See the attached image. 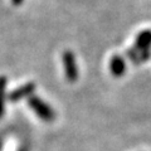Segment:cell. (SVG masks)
Returning a JSON list of instances; mask_svg holds the SVG:
<instances>
[{
  "label": "cell",
  "mask_w": 151,
  "mask_h": 151,
  "mask_svg": "<svg viewBox=\"0 0 151 151\" xmlns=\"http://www.w3.org/2000/svg\"><path fill=\"white\" fill-rule=\"evenodd\" d=\"M62 62L64 67V74L68 82H76L78 78V68L76 63V57L70 50H65L62 55Z\"/></svg>",
  "instance_id": "cell-2"
},
{
  "label": "cell",
  "mask_w": 151,
  "mask_h": 151,
  "mask_svg": "<svg viewBox=\"0 0 151 151\" xmlns=\"http://www.w3.org/2000/svg\"><path fill=\"white\" fill-rule=\"evenodd\" d=\"M28 106H29L33 112L39 117L40 120H43L44 122H52L55 117V113L53 111L48 103H45L42 98L35 97V96H30L28 98Z\"/></svg>",
  "instance_id": "cell-1"
},
{
  "label": "cell",
  "mask_w": 151,
  "mask_h": 151,
  "mask_svg": "<svg viewBox=\"0 0 151 151\" xmlns=\"http://www.w3.org/2000/svg\"><path fill=\"white\" fill-rule=\"evenodd\" d=\"M110 72L115 77H121L126 72V63L122 57L113 55L110 60Z\"/></svg>",
  "instance_id": "cell-4"
},
{
  "label": "cell",
  "mask_w": 151,
  "mask_h": 151,
  "mask_svg": "<svg viewBox=\"0 0 151 151\" xmlns=\"http://www.w3.org/2000/svg\"><path fill=\"white\" fill-rule=\"evenodd\" d=\"M136 48L140 52L146 50L151 44V32L150 30H144L139 33V35L136 37Z\"/></svg>",
  "instance_id": "cell-5"
},
{
  "label": "cell",
  "mask_w": 151,
  "mask_h": 151,
  "mask_svg": "<svg viewBox=\"0 0 151 151\" xmlns=\"http://www.w3.org/2000/svg\"><path fill=\"white\" fill-rule=\"evenodd\" d=\"M23 1H24V0H12V3L14 5H22Z\"/></svg>",
  "instance_id": "cell-7"
},
{
  "label": "cell",
  "mask_w": 151,
  "mask_h": 151,
  "mask_svg": "<svg viewBox=\"0 0 151 151\" xmlns=\"http://www.w3.org/2000/svg\"><path fill=\"white\" fill-rule=\"evenodd\" d=\"M35 91V84L34 83H25L24 86L22 87H18L15 88L14 91L9 94V100L10 102L15 103V102H19L23 98H29L30 96H33V92Z\"/></svg>",
  "instance_id": "cell-3"
},
{
  "label": "cell",
  "mask_w": 151,
  "mask_h": 151,
  "mask_svg": "<svg viewBox=\"0 0 151 151\" xmlns=\"http://www.w3.org/2000/svg\"><path fill=\"white\" fill-rule=\"evenodd\" d=\"M6 77L0 76V119L4 116L5 111V100H6Z\"/></svg>",
  "instance_id": "cell-6"
}]
</instances>
